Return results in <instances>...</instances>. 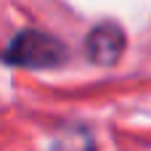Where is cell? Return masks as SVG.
I'll list each match as a JSON object with an SVG mask.
<instances>
[{
  "label": "cell",
  "mask_w": 151,
  "mask_h": 151,
  "mask_svg": "<svg viewBox=\"0 0 151 151\" xmlns=\"http://www.w3.org/2000/svg\"><path fill=\"white\" fill-rule=\"evenodd\" d=\"M69 58V48L42 32V29H21L13 35L8 48L0 53V61L8 66H21V69H56Z\"/></svg>",
  "instance_id": "1"
},
{
  "label": "cell",
  "mask_w": 151,
  "mask_h": 151,
  "mask_svg": "<svg viewBox=\"0 0 151 151\" xmlns=\"http://www.w3.org/2000/svg\"><path fill=\"white\" fill-rule=\"evenodd\" d=\"M127 48V35L114 21L96 24L85 37V56L98 66H114Z\"/></svg>",
  "instance_id": "2"
}]
</instances>
